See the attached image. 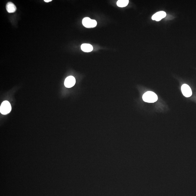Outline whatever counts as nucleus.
<instances>
[{"instance_id":"nucleus-8","label":"nucleus","mask_w":196,"mask_h":196,"mask_svg":"<svg viewBox=\"0 0 196 196\" xmlns=\"http://www.w3.org/2000/svg\"><path fill=\"white\" fill-rule=\"evenodd\" d=\"M81 50L84 52H89L92 51L93 47L92 45L89 44H83L81 47Z\"/></svg>"},{"instance_id":"nucleus-10","label":"nucleus","mask_w":196,"mask_h":196,"mask_svg":"<svg viewBox=\"0 0 196 196\" xmlns=\"http://www.w3.org/2000/svg\"><path fill=\"white\" fill-rule=\"evenodd\" d=\"M44 1H45L46 2H49L50 1H51L52 0H44Z\"/></svg>"},{"instance_id":"nucleus-7","label":"nucleus","mask_w":196,"mask_h":196,"mask_svg":"<svg viewBox=\"0 0 196 196\" xmlns=\"http://www.w3.org/2000/svg\"><path fill=\"white\" fill-rule=\"evenodd\" d=\"M6 8L8 13H12L15 12L16 7L15 5L11 2H8L6 6Z\"/></svg>"},{"instance_id":"nucleus-2","label":"nucleus","mask_w":196,"mask_h":196,"mask_svg":"<svg viewBox=\"0 0 196 196\" xmlns=\"http://www.w3.org/2000/svg\"><path fill=\"white\" fill-rule=\"evenodd\" d=\"M11 105L8 101H4L1 103L0 107V112L1 114L6 115L9 113L11 112Z\"/></svg>"},{"instance_id":"nucleus-3","label":"nucleus","mask_w":196,"mask_h":196,"mask_svg":"<svg viewBox=\"0 0 196 196\" xmlns=\"http://www.w3.org/2000/svg\"><path fill=\"white\" fill-rule=\"evenodd\" d=\"M82 23L85 27L87 28L94 27L97 25V22L96 20H92L88 17L83 19Z\"/></svg>"},{"instance_id":"nucleus-4","label":"nucleus","mask_w":196,"mask_h":196,"mask_svg":"<svg viewBox=\"0 0 196 196\" xmlns=\"http://www.w3.org/2000/svg\"><path fill=\"white\" fill-rule=\"evenodd\" d=\"M181 90L183 95L186 97H189L192 95V92L190 87L188 85L184 84L181 87Z\"/></svg>"},{"instance_id":"nucleus-6","label":"nucleus","mask_w":196,"mask_h":196,"mask_svg":"<svg viewBox=\"0 0 196 196\" xmlns=\"http://www.w3.org/2000/svg\"><path fill=\"white\" fill-rule=\"evenodd\" d=\"M166 14L163 11H161L157 12L152 16V19L153 20H155L157 21H160L162 19L166 17Z\"/></svg>"},{"instance_id":"nucleus-9","label":"nucleus","mask_w":196,"mask_h":196,"mask_svg":"<svg viewBox=\"0 0 196 196\" xmlns=\"http://www.w3.org/2000/svg\"><path fill=\"white\" fill-rule=\"evenodd\" d=\"M129 1L128 0H119L117 1V6L120 7H124L128 5Z\"/></svg>"},{"instance_id":"nucleus-1","label":"nucleus","mask_w":196,"mask_h":196,"mask_svg":"<svg viewBox=\"0 0 196 196\" xmlns=\"http://www.w3.org/2000/svg\"><path fill=\"white\" fill-rule=\"evenodd\" d=\"M143 100L148 103H154L157 102L158 98L157 95L153 92L148 91L145 93L142 96Z\"/></svg>"},{"instance_id":"nucleus-5","label":"nucleus","mask_w":196,"mask_h":196,"mask_svg":"<svg viewBox=\"0 0 196 196\" xmlns=\"http://www.w3.org/2000/svg\"><path fill=\"white\" fill-rule=\"evenodd\" d=\"M76 83L75 78L74 76H69L66 78L64 81L65 87L68 88L73 87Z\"/></svg>"}]
</instances>
